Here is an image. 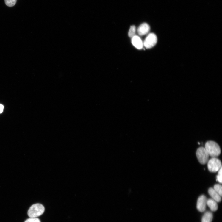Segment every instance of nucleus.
Here are the masks:
<instances>
[{
    "instance_id": "nucleus-1",
    "label": "nucleus",
    "mask_w": 222,
    "mask_h": 222,
    "mask_svg": "<svg viewBox=\"0 0 222 222\" xmlns=\"http://www.w3.org/2000/svg\"><path fill=\"white\" fill-rule=\"evenodd\" d=\"M209 156L212 157H216L220 155L221 153L220 148L216 142L209 141L206 142L205 146Z\"/></svg>"
},
{
    "instance_id": "nucleus-2",
    "label": "nucleus",
    "mask_w": 222,
    "mask_h": 222,
    "mask_svg": "<svg viewBox=\"0 0 222 222\" xmlns=\"http://www.w3.org/2000/svg\"><path fill=\"white\" fill-rule=\"evenodd\" d=\"M45 210L44 206L40 203L32 205L29 209L28 214L30 218H37L41 215Z\"/></svg>"
},
{
    "instance_id": "nucleus-3",
    "label": "nucleus",
    "mask_w": 222,
    "mask_h": 222,
    "mask_svg": "<svg viewBox=\"0 0 222 222\" xmlns=\"http://www.w3.org/2000/svg\"><path fill=\"white\" fill-rule=\"evenodd\" d=\"M196 154L200 163L204 165L207 163L210 156L205 148L203 147L199 148Z\"/></svg>"
},
{
    "instance_id": "nucleus-4",
    "label": "nucleus",
    "mask_w": 222,
    "mask_h": 222,
    "mask_svg": "<svg viewBox=\"0 0 222 222\" xmlns=\"http://www.w3.org/2000/svg\"><path fill=\"white\" fill-rule=\"evenodd\" d=\"M208 167L210 172H216L222 168L221 162L220 160L216 157H212L208 162Z\"/></svg>"
},
{
    "instance_id": "nucleus-5",
    "label": "nucleus",
    "mask_w": 222,
    "mask_h": 222,
    "mask_svg": "<svg viewBox=\"0 0 222 222\" xmlns=\"http://www.w3.org/2000/svg\"><path fill=\"white\" fill-rule=\"evenodd\" d=\"M157 41V38L155 34L151 33L145 39L143 45L147 49H150L154 46Z\"/></svg>"
},
{
    "instance_id": "nucleus-6",
    "label": "nucleus",
    "mask_w": 222,
    "mask_h": 222,
    "mask_svg": "<svg viewBox=\"0 0 222 222\" xmlns=\"http://www.w3.org/2000/svg\"><path fill=\"white\" fill-rule=\"evenodd\" d=\"M207 199L205 196L201 195L199 197L197 202V208L201 212L206 211L207 205Z\"/></svg>"
},
{
    "instance_id": "nucleus-7",
    "label": "nucleus",
    "mask_w": 222,
    "mask_h": 222,
    "mask_svg": "<svg viewBox=\"0 0 222 222\" xmlns=\"http://www.w3.org/2000/svg\"><path fill=\"white\" fill-rule=\"evenodd\" d=\"M150 29L149 25L147 23H144L139 26L137 31L139 35L143 36L147 35L149 32Z\"/></svg>"
},
{
    "instance_id": "nucleus-8",
    "label": "nucleus",
    "mask_w": 222,
    "mask_h": 222,
    "mask_svg": "<svg viewBox=\"0 0 222 222\" xmlns=\"http://www.w3.org/2000/svg\"><path fill=\"white\" fill-rule=\"evenodd\" d=\"M132 43L134 47L139 49H142L143 46V42L138 36L135 35L132 38Z\"/></svg>"
},
{
    "instance_id": "nucleus-9",
    "label": "nucleus",
    "mask_w": 222,
    "mask_h": 222,
    "mask_svg": "<svg viewBox=\"0 0 222 222\" xmlns=\"http://www.w3.org/2000/svg\"><path fill=\"white\" fill-rule=\"evenodd\" d=\"M208 193L213 200L217 202H219L221 201V197L213 188H210L208 190Z\"/></svg>"
},
{
    "instance_id": "nucleus-10",
    "label": "nucleus",
    "mask_w": 222,
    "mask_h": 222,
    "mask_svg": "<svg viewBox=\"0 0 222 222\" xmlns=\"http://www.w3.org/2000/svg\"><path fill=\"white\" fill-rule=\"evenodd\" d=\"M207 205L212 211H216L218 209V206L217 202L212 199L207 200Z\"/></svg>"
},
{
    "instance_id": "nucleus-11",
    "label": "nucleus",
    "mask_w": 222,
    "mask_h": 222,
    "mask_svg": "<svg viewBox=\"0 0 222 222\" xmlns=\"http://www.w3.org/2000/svg\"><path fill=\"white\" fill-rule=\"evenodd\" d=\"M212 213L210 211H207L203 215L201 222H212Z\"/></svg>"
},
{
    "instance_id": "nucleus-12",
    "label": "nucleus",
    "mask_w": 222,
    "mask_h": 222,
    "mask_svg": "<svg viewBox=\"0 0 222 222\" xmlns=\"http://www.w3.org/2000/svg\"><path fill=\"white\" fill-rule=\"evenodd\" d=\"M136 28L135 25L131 26L129 32V36L130 38H132L135 35Z\"/></svg>"
},
{
    "instance_id": "nucleus-13",
    "label": "nucleus",
    "mask_w": 222,
    "mask_h": 222,
    "mask_svg": "<svg viewBox=\"0 0 222 222\" xmlns=\"http://www.w3.org/2000/svg\"><path fill=\"white\" fill-rule=\"evenodd\" d=\"M222 186L219 184H216L214 186L213 189L222 197Z\"/></svg>"
},
{
    "instance_id": "nucleus-14",
    "label": "nucleus",
    "mask_w": 222,
    "mask_h": 222,
    "mask_svg": "<svg viewBox=\"0 0 222 222\" xmlns=\"http://www.w3.org/2000/svg\"><path fill=\"white\" fill-rule=\"evenodd\" d=\"M17 0H5L6 5L9 7H12L16 4Z\"/></svg>"
},
{
    "instance_id": "nucleus-15",
    "label": "nucleus",
    "mask_w": 222,
    "mask_h": 222,
    "mask_svg": "<svg viewBox=\"0 0 222 222\" xmlns=\"http://www.w3.org/2000/svg\"><path fill=\"white\" fill-rule=\"evenodd\" d=\"M218 174L217 176V180L220 183H222V168L218 171Z\"/></svg>"
},
{
    "instance_id": "nucleus-16",
    "label": "nucleus",
    "mask_w": 222,
    "mask_h": 222,
    "mask_svg": "<svg viewBox=\"0 0 222 222\" xmlns=\"http://www.w3.org/2000/svg\"><path fill=\"white\" fill-rule=\"evenodd\" d=\"M24 222H41L40 220L37 218H30L26 220Z\"/></svg>"
},
{
    "instance_id": "nucleus-17",
    "label": "nucleus",
    "mask_w": 222,
    "mask_h": 222,
    "mask_svg": "<svg viewBox=\"0 0 222 222\" xmlns=\"http://www.w3.org/2000/svg\"><path fill=\"white\" fill-rule=\"evenodd\" d=\"M4 108V106L1 104H0V114H1L3 112Z\"/></svg>"
}]
</instances>
